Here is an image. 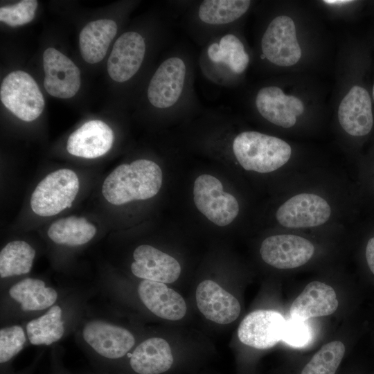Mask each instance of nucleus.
I'll return each instance as SVG.
<instances>
[{
	"label": "nucleus",
	"mask_w": 374,
	"mask_h": 374,
	"mask_svg": "<svg viewBox=\"0 0 374 374\" xmlns=\"http://www.w3.org/2000/svg\"><path fill=\"white\" fill-rule=\"evenodd\" d=\"M261 48L264 56L276 65L289 66L297 63L301 49L293 19L286 15L274 19L262 36Z\"/></svg>",
	"instance_id": "6e6552de"
},
{
	"label": "nucleus",
	"mask_w": 374,
	"mask_h": 374,
	"mask_svg": "<svg viewBox=\"0 0 374 374\" xmlns=\"http://www.w3.org/2000/svg\"><path fill=\"white\" fill-rule=\"evenodd\" d=\"M310 328L303 321L290 319L286 321L282 341L294 347H303L310 342Z\"/></svg>",
	"instance_id": "2f4dec72"
},
{
	"label": "nucleus",
	"mask_w": 374,
	"mask_h": 374,
	"mask_svg": "<svg viewBox=\"0 0 374 374\" xmlns=\"http://www.w3.org/2000/svg\"><path fill=\"white\" fill-rule=\"evenodd\" d=\"M373 98L374 100V84H373Z\"/></svg>",
	"instance_id": "c9c22d12"
},
{
	"label": "nucleus",
	"mask_w": 374,
	"mask_h": 374,
	"mask_svg": "<svg viewBox=\"0 0 374 374\" xmlns=\"http://www.w3.org/2000/svg\"><path fill=\"white\" fill-rule=\"evenodd\" d=\"M260 114L270 123L283 128L293 127L296 117L304 112L301 100L296 96L285 95L278 87L260 89L256 98Z\"/></svg>",
	"instance_id": "2eb2a0df"
},
{
	"label": "nucleus",
	"mask_w": 374,
	"mask_h": 374,
	"mask_svg": "<svg viewBox=\"0 0 374 374\" xmlns=\"http://www.w3.org/2000/svg\"><path fill=\"white\" fill-rule=\"evenodd\" d=\"M186 67L179 57H172L158 67L148 88V98L157 108H168L175 105L182 93Z\"/></svg>",
	"instance_id": "9b49d317"
},
{
	"label": "nucleus",
	"mask_w": 374,
	"mask_h": 374,
	"mask_svg": "<svg viewBox=\"0 0 374 374\" xmlns=\"http://www.w3.org/2000/svg\"><path fill=\"white\" fill-rule=\"evenodd\" d=\"M338 119L350 136L363 137L371 133L373 127L372 105L364 88L354 86L350 89L339 105Z\"/></svg>",
	"instance_id": "dca6fc26"
},
{
	"label": "nucleus",
	"mask_w": 374,
	"mask_h": 374,
	"mask_svg": "<svg viewBox=\"0 0 374 374\" xmlns=\"http://www.w3.org/2000/svg\"><path fill=\"white\" fill-rule=\"evenodd\" d=\"M315 252L313 243L294 234H277L266 238L260 253L267 264L280 269H291L306 264Z\"/></svg>",
	"instance_id": "0eeeda50"
},
{
	"label": "nucleus",
	"mask_w": 374,
	"mask_h": 374,
	"mask_svg": "<svg viewBox=\"0 0 374 374\" xmlns=\"http://www.w3.org/2000/svg\"><path fill=\"white\" fill-rule=\"evenodd\" d=\"M79 179L70 169L57 170L46 175L30 197L33 211L42 217L55 215L70 208L79 190Z\"/></svg>",
	"instance_id": "7ed1b4c3"
},
{
	"label": "nucleus",
	"mask_w": 374,
	"mask_h": 374,
	"mask_svg": "<svg viewBox=\"0 0 374 374\" xmlns=\"http://www.w3.org/2000/svg\"><path fill=\"white\" fill-rule=\"evenodd\" d=\"M361 185L363 195L374 201V160L361 169Z\"/></svg>",
	"instance_id": "473e14b6"
},
{
	"label": "nucleus",
	"mask_w": 374,
	"mask_h": 374,
	"mask_svg": "<svg viewBox=\"0 0 374 374\" xmlns=\"http://www.w3.org/2000/svg\"><path fill=\"white\" fill-rule=\"evenodd\" d=\"M193 200L198 211L220 226L231 224L239 213L236 198L224 192L221 181L210 175H199L195 179Z\"/></svg>",
	"instance_id": "423d86ee"
},
{
	"label": "nucleus",
	"mask_w": 374,
	"mask_h": 374,
	"mask_svg": "<svg viewBox=\"0 0 374 374\" xmlns=\"http://www.w3.org/2000/svg\"><path fill=\"white\" fill-rule=\"evenodd\" d=\"M137 290L142 303L156 316L171 321L185 316L187 308L184 299L165 283L143 280Z\"/></svg>",
	"instance_id": "aec40b11"
},
{
	"label": "nucleus",
	"mask_w": 374,
	"mask_h": 374,
	"mask_svg": "<svg viewBox=\"0 0 374 374\" xmlns=\"http://www.w3.org/2000/svg\"><path fill=\"white\" fill-rule=\"evenodd\" d=\"M250 4L248 0H206L199 6L198 15L206 24H226L243 15Z\"/></svg>",
	"instance_id": "cd10ccee"
},
{
	"label": "nucleus",
	"mask_w": 374,
	"mask_h": 374,
	"mask_svg": "<svg viewBox=\"0 0 374 374\" xmlns=\"http://www.w3.org/2000/svg\"><path fill=\"white\" fill-rule=\"evenodd\" d=\"M10 296L20 304L24 311H39L53 306L57 299L55 289L46 287L39 279L26 278L9 290Z\"/></svg>",
	"instance_id": "5701e85b"
},
{
	"label": "nucleus",
	"mask_w": 374,
	"mask_h": 374,
	"mask_svg": "<svg viewBox=\"0 0 374 374\" xmlns=\"http://www.w3.org/2000/svg\"><path fill=\"white\" fill-rule=\"evenodd\" d=\"M371 226V229L365 245L364 255L366 265L374 275V224Z\"/></svg>",
	"instance_id": "72a5a7b5"
},
{
	"label": "nucleus",
	"mask_w": 374,
	"mask_h": 374,
	"mask_svg": "<svg viewBox=\"0 0 374 374\" xmlns=\"http://www.w3.org/2000/svg\"><path fill=\"white\" fill-rule=\"evenodd\" d=\"M173 360L168 341L161 337H151L136 346L130 363L139 374H161L170 368Z\"/></svg>",
	"instance_id": "412c9836"
},
{
	"label": "nucleus",
	"mask_w": 374,
	"mask_h": 374,
	"mask_svg": "<svg viewBox=\"0 0 374 374\" xmlns=\"http://www.w3.org/2000/svg\"><path fill=\"white\" fill-rule=\"evenodd\" d=\"M35 253V250L25 241L15 240L8 242L0 252L1 278L30 272Z\"/></svg>",
	"instance_id": "bb28decb"
},
{
	"label": "nucleus",
	"mask_w": 374,
	"mask_h": 374,
	"mask_svg": "<svg viewBox=\"0 0 374 374\" xmlns=\"http://www.w3.org/2000/svg\"><path fill=\"white\" fill-rule=\"evenodd\" d=\"M25 332L22 327L15 325L0 330V362H8L18 354L26 343Z\"/></svg>",
	"instance_id": "c756f323"
},
{
	"label": "nucleus",
	"mask_w": 374,
	"mask_h": 374,
	"mask_svg": "<svg viewBox=\"0 0 374 374\" xmlns=\"http://www.w3.org/2000/svg\"><path fill=\"white\" fill-rule=\"evenodd\" d=\"M37 7L35 0H23L12 6L0 8V21L16 27L29 23L35 17Z\"/></svg>",
	"instance_id": "7c9ffc66"
},
{
	"label": "nucleus",
	"mask_w": 374,
	"mask_h": 374,
	"mask_svg": "<svg viewBox=\"0 0 374 374\" xmlns=\"http://www.w3.org/2000/svg\"><path fill=\"white\" fill-rule=\"evenodd\" d=\"M162 181L163 173L158 164L138 159L114 169L103 184L102 193L110 204L122 205L153 197L159 193Z\"/></svg>",
	"instance_id": "f257e3e1"
},
{
	"label": "nucleus",
	"mask_w": 374,
	"mask_h": 374,
	"mask_svg": "<svg viewBox=\"0 0 374 374\" xmlns=\"http://www.w3.org/2000/svg\"><path fill=\"white\" fill-rule=\"evenodd\" d=\"M286 320L278 312L259 310L248 314L238 329L240 341L257 349L273 347L283 339Z\"/></svg>",
	"instance_id": "1a4fd4ad"
},
{
	"label": "nucleus",
	"mask_w": 374,
	"mask_h": 374,
	"mask_svg": "<svg viewBox=\"0 0 374 374\" xmlns=\"http://www.w3.org/2000/svg\"><path fill=\"white\" fill-rule=\"evenodd\" d=\"M82 336L97 353L108 359L123 357L135 344L134 337L128 330L101 320L87 322Z\"/></svg>",
	"instance_id": "f8f14e48"
},
{
	"label": "nucleus",
	"mask_w": 374,
	"mask_h": 374,
	"mask_svg": "<svg viewBox=\"0 0 374 374\" xmlns=\"http://www.w3.org/2000/svg\"><path fill=\"white\" fill-rule=\"evenodd\" d=\"M233 152L244 170L265 174L284 166L290 159L292 150L281 139L256 131H245L235 137Z\"/></svg>",
	"instance_id": "f03ea898"
},
{
	"label": "nucleus",
	"mask_w": 374,
	"mask_h": 374,
	"mask_svg": "<svg viewBox=\"0 0 374 374\" xmlns=\"http://www.w3.org/2000/svg\"><path fill=\"white\" fill-rule=\"evenodd\" d=\"M131 264L132 274L143 280L163 283L176 281L181 274L179 262L171 256L148 245L137 247L133 253Z\"/></svg>",
	"instance_id": "4468645a"
},
{
	"label": "nucleus",
	"mask_w": 374,
	"mask_h": 374,
	"mask_svg": "<svg viewBox=\"0 0 374 374\" xmlns=\"http://www.w3.org/2000/svg\"><path fill=\"white\" fill-rule=\"evenodd\" d=\"M45 73L44 87L48 94L59 98H70L80 87V72L75 63L54 48L43 53Z\"/></svg>",
	"instance_id": "9d476101"
},
{
	"label": "nucleus",
	"mask_w": 374,
	"mask_h": 374,
	"mask_svg": "<svg viewBox=\"0 0 374 374\" xmlns=\"http://www.w3.org/2000/svg\"><path fill=\"white\" fill-rule=\"evenodd\" d=\"M339 302L335 290L320 282L309 283L293 301L290 308L292 319L305 321L309 319L328 316L337 309Z\"/></svg>",
	"instance_id": "6ab92c4d"
},
{
	"label": "nucleus",
	"mask_w": 374,
	"mask_h": 374,
	"mask_svg": "<svg viewBox=\"0 0 374 374\" xmlns=\"http://www.w3.org/2000/svg\"><path fill=\"white\" fill-rule=\"evenodd\" d=\"M3 105L19 119L30 122L44 108L43 95L35 80L23 71H15L3 80L0 88Z\"/></svg>",
	"instance_id": "20e7f679"
},
{
	"label": "nucleus",
	"mask_w": 374,
	"mask_h": 374,
	"mask_svg": "<svg viewBox=\"0 0 374 374\" xmlns=\"http://www.w3.org/2000/svg\"><path fill=\"white\" fill-rule=\"evenodd\" d=\"M96 229L82 217L69 216L55 221L47 234L56 244L70 247L84 244L95 235Z\"/></svg>",
	"instance_id": "b1692460"
},
{
	"label": "nucleus",
	"mask_w": 374,
	"mask_h": 374,
	"mask_svg": "<svg viewBox=\"0 0 374 374\" xmlns=\"http://www.w3.org/2000/svg\"><path fill=\"white\" fill-rule=\"evenodd\" d=\"M145 53L143 37L138 33L129 31L115 42L107 60L110 78L118 82L130 79L139 69Z\"/></svg>",
	"instance_id": "ddd939ff"
},
{
	"label": "nucleus",
	"mask_w": 374,
	"mask_h": 374,
	"mask_svg": "<svg viewBox=\"0 0 374 374\" xmlns=\"http://www.w3.org/2000/svg\"><path fill=\"white\" fill-rule=\"evenodd\" d=\"M208 56L212 62L223 63L235 73H242L249 62L243 44L233 34L225 35L219 42L211 44L208 48Z\"/></svg>",
	"instance_id": "a878e982"
},
{
	"label": "nucleus",
	"mask_w": 374,
	"mask_h": 374,
	"mask_svg": "<svg viewBox=\"0 0 374 374\" xmlns=\"http://www.w3.org/2000/svg\"><path fill=\"white\" fill-rule=\"evenodd\" d=\"M117 33V25L112 19H98L88 23L79 36L80 54L89 64L99 62L105 56Z\"/></svg>",
	"instance_id": "4be33fe9"
},
{
	"label": "nucleus",
	"mask_w": 374,
	"mask_h": 374,
	"mask_svg": "<svg viewBox=\"0 0 374 374\" xmlns=\"http://www.w3.org/2000/svg\"><path fill=\"white\" fill-rule=\"evenodd\" d=\"M332 215V207L324 197L310 192L295 194L278 208V223L287 229H310L326 224Z\"/></svg>",
	"instance_id": "39448f33"
},
{
	"label": "nucleus",
	"mask_w": 374,
	"mask_h": 374,
	"mask_svg": "<svg viewBox=\"0 0 374 374\" xmlns=\"http://www.w3.org/2000/svg\"><path fill=\"white\" fill-rule=\"evenodd\" d=\"M26 333L33 345H51L60 340L64 333L62 309L53 305L43 315L31 320L26 325Z\"/></svg>",
	"instance_id": "393cba45"
},
{
	"label": "nucleus",
	"mask_w": 374,
	"mask_h": 374,
	"mask_svg": "<svg viewBox=\"0 0 374 374\" xmlns=\"http://www.w3.org/2000/svg\"><path fill=\"white\" fill-rule=\"evenodd\" d=\"M195 296L199 310L211 321L228 324L234 321L240 313L238 299L211 280L201 282Z\"/></svg>",
	"instance_id": "f3484780"
},
{
	"label": "nucleus",
	"mask_w": 374,
	"mask_h": 374,
	"mask_svg": "<svg viewBox=\"0 0 374 374\" xmlns=\"http://www.w3.org/2000/svg\"><path fill=\"white\" fill-rule=\"evenodd\" d=\"M114 139V132L107 124L100 120H91L71 134L66 150L76 157L95 159L109 152Z\"/></svg>",
	"instance_id": "a211bd4d"
},
{
	"label": "nucleus",
	"mask_w": 374,
	"mask_h": 374,
	"mask_svg": "<svg viewBox=\"0 0 374 374\" xmlns=\"http://www.w3.org/2000/svg\"><path fill=\"white\" fill-rule=\"evenodd\" d=\"M323 2L328 4L344 5V4H347L353 1H348V0H326V1H323Z\"/></svg>",
	"instance_id": "f704fd0d"
},
{
	"label": "nucleus",
	"mask_w": 374,
	"mask_h": 374,
	"mask_svg": "<svg viewBox=\"0 0 374 374\" xmlns=\"http://www.w3.org/2000/svg\"><path fill=\"white\" fill-rule=\"evenodd\" d=\"M344 353L345 346L341 341L326 344L313 355L301 374H335Z\"/></svg>",
	"instance_id": "c85d7f7f"
}]
</instances>
